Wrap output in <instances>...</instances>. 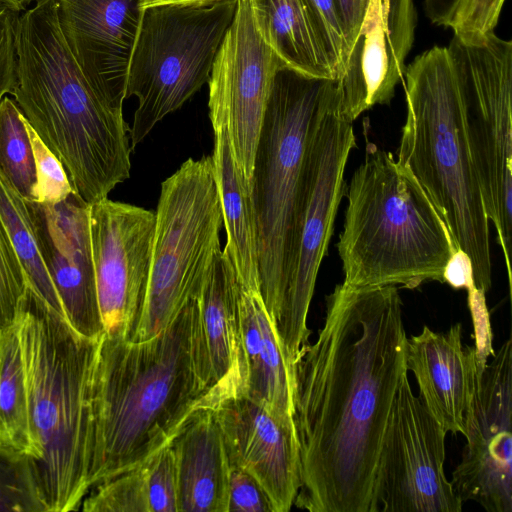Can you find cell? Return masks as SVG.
<instances>
[{"label": "cell", "mask_w": 512, "mask_h": 512, "mask_svg": "<svg viewBox=\"0 0 512 512\" xmlns=\"http://www.w3.org/2000/svg\"><path fill=\"white\" fill-rule=\"evenodd\" d=\"M407 335L395 285L326 297L324 324L293 364V423L311 512H379L375 479L393 403L407 375Z\"/></svg>", "instance_id": "6da1fadb"}, {"label": "cell", "mask_w": 512, "mask_h": 512, "mask_svg": "<svg viewBox=\"0 0 512 512\" xmlns=\"http://www.w3.org/2000/svg\"><path fill=\"white\" fill-rule=\"evenodd\" d=\"M194 297L143 342L104 333L92 392L91 489L144 464L201 408L205 389L193 352Z\"/></svg>", "instance_id": "7a4b0ae2"}, {"label": "cell", "mask_w": 512, "mask_h": 512, "mask_svg": "<svg viewBox=\"0 0 512 512\" xmlns=\"http://www.w3.org/2000/svg\"><path fill=\"white\" fill-rule=\"evenodd\" d=\"M12 96L87 204L130 177L133 148L123 109L84 76L61 32L56 0H37L20 15Z\"/></svg>", "instance_id": "3957f363"}, {"label": "cell", "mask_w": 512, "mask_h": 512, "mask_svg": "<svg viewBox=\"0 0 512 512\" xmlns=\"http://www.w3.org/2000/svg\"><path fill=\"white\" fill-rule=\"evenodd\" d=\"M33 467L46 512L79 510L90 492L92 392L99 339L76 332L29 286L16 320Z\"/></svg>", "instance_id": "277c9868"}, {"label": "cell", "mask_w": 512, "mask_h": 512, "mask_svg": "<svg viewBox=\"0 0 512 512\" xmlns=\"http://www.w3.org/2000/svg\"><path fill=\"white\" fill-rule=\"evenodd\" d=\"M337 250L351 288L443 282L457 248L431 199L394 156L365 137V154L346 187Z\"/></svg>", "instance_id": "5b68a950"}, {"label": "cell", "mask_w": 512, "mask_h": 512, "mask_svg": "<svg viewBox=\"0 0 512 512\" xmlns=\"http://www.w3.org/2000/svg\"><path fill=\"white\" fill-rule=\"evenodd\" d=\"M406 119L397 161L408 167L470 257L474 282L492 285L490 221L472 162L465 106L447 47L433 46L405 70Z\"/></svg>", "instance_id": "8992f818"}, {"label": "cell", "mask_w": 512, "mask_h": 512, "mask_svg": "<svg viewBox=\"0 0 512 512\" xmlns=\"http://www.w3.org/2000/svg\"><path fill=\"white\" fill-rule=\"evenodd\" d=\"M336 80L286 66L275 76L251 179L259 257V292L273 326L279 320L295 258L306 152Z\"/></svg>", "instance_id": "52a82bcc"}, {"label": "cell", "mask_w": 512, "mask_h": 512, "mask_svg": "<svg viewBox=\"0 0 512 512\" xmlns=\"http://www.w3.org/2000/svg\"><path fill=\"white\" fill-rule=\"evenodd\" d=\"M144 303L126 339L149 340L199 291L222 251V212L211 156L186 160L161 183Z\"/></svg>", "instance_id": "ba28073f"}, {"label": "cell", "mask_w": 512, "mask_h": 512, "mask_svg": "<svg viewBox=\"0 0 512 512\" xmlns=\"http://www.w3.org/2000/svg\"><path fill=\"white\" fill-rule=\"evenodd\" d=\"M236 5L219 0L143 8L127 77L126 98L137 99L132 148L208 82Z\"/></svg>", "instance_id": "9c48e42d"}, {"label": "cell", "mask_w": 512, "mask_h": 512, "mask_svg": "<svg viewBox=\"0 0 512 512\" xmlns=\"http://www.w3.org/2000/svg\"><path fill=\"white\" fill-rule=\"evenodd\" d=\"M447 49L462 92L482 200L496 229L511 287L512 42L495 32L476 42L453 36Z\"/></svg>", "instance_id": "30bf717a"}, {"label": "cell", "mask_w": 512, "mask_h": 512, "mask_svg": "<svg viewBox=\"0 0 512 512\" xmlns=\"http://www.w3.org/2000/svg\"><path fill=\"white\" fill-rule=\"evenodd\" d=\"M356 147L352 122L342 111L336 81L313 127L305 159L298 242L282 311L274 329L293 365L309 343L307 316L321 262L327 254L337 211L344 196V173Z\"/></svg>", "instance_id": "8fae6325"}, {"label": "cell", "mask_w": 512, "mask_h": 512, "mask_svg": "<svg viewBox=\"0 0 512 512\" xmlns=\"http://www.w3.org/2000/svg\"><path fill=\"white\" fill-rule=\"evenodd\" d=\"M283 66L260 32L251 0H237L207 82L208 109L213 131L225 130L233 159L250 185L267 104Z\"/></svg>", "instance_id": "7c38bea8"}, {"label": "cell", "mask_w": 512, "mask_h": 512, "mask_svg": "<svg viewBox=\"0 0 512 512\" xmlns=\"http://www.w3.org/2000/svg\"><path fill=\"white\" fill-rule=\"evenodd\" d=\"M447 432L410 386L400 384L383 438L375 479L382 512H461L463 502L448 481Z\"/></svg>", "instance_id": "4fadbf2b"}, {"label": "cell", "mask_w": 512, "mask_h": 512, "mask_svg": "<svg viewBox=\"0 0 512 512\" xmlns=\"http://www.w3.org/2000/svg\"><path fill=\"white\" fill-rule=\"evenodd\" d=\"M476 375L465 417L467 443L451 484L464 503L488 512H512V340Z\"/></svg>", "instance_id": "5bb4252c"}, {"label": "cell", "mask_w": 512, "mask_h": 512, "mask_svg": "<svg viewBox=\"0 0 512 512\" xmlns=\"http://www.w3.org/2000/svg\"><path fill=\"white\" fill-rule=\"evenodd\" d=\"M156 215L110 200L89 205V229L99 310L105 333L127 339L148 285Z\"/></svg>", "instance_id": "9a60e30c"}, {"label": "cell", "mask_w": 512, "mask_h": 512, "mask_svg": "<svg viewBox=\"0 0 512 512\" xmlns=\"http://www.w3.org/2000/svg\"><path fill=\"white\" fill-rule=\"evenodd\" d=\"M26 203L65 319L79 334L100 339L105 330L92 260L89 204L74 192L54 205L27 200Z\"/></svg>", "instance_id": "2e32d148"}, {"label": "cell", "mask_w": 512, "mask_h": 512, "mask_svg": "<svg viewBox=\"0 0 512 512\" xmlns=\"http://www.w3.org/2000/svg\"><path fill=\"white\" fill-rule=\"evenodd\" d=\"M413 0H367L340 77L344 117L353 122L375 105H386L403 80L415 37Z\"/></svg>", "instance_id": "e0dca14e"}, {"label": "cell", "mask_w": 512, "mask_h": 512, "mask_svg": "<svg viewBox=\"0 0 512 512\" xmlns=\"http://www.w3.org/2000/svg\"><path fill=\"white\" fill-rule=\"evenodd\" d=\"M143 0H56L61 32L94 90L122 108Z\"/></svg>", "instance_id": "ac0fdd59"}, {"label": "cell", "mask_w": 512, "mask_h": 512, "mask_svg": "<svg viewBox=\"0 0 512 512\" xmlns=\"http://www.w3.org/2000/svg\"><path fill=\"white\" fill-rule=\"evenodd\" d=\"M230 466L252 475L274 512H288L301 486L294 425L285 424L261 404L238 395L215 408Z\"/></svg>", "instance_id": "d6986e66"}, {"label": "cell", "mask_w": 512, "mask_h": 512, "mask_svg": "<svg viewBox=\"0 0 512 512\" xmlns=\"http://www.w3.org/2000/svg\"><path fill=\"white\" fill-rule=\"evenodd\" d=\"M236 291L235 271L222 249L194 297L193 352L205 389L201 408L243 394Z\"/></svg>", "instance_id": "ffe728a7"}, {"label": "cell", "mask_w": 512, "mask_h": 512, "mask_svg": "<svg viewBox=\"0 0 512 512\" xmlns=\"http://www.w3.org/2000/svg\"><path fill=\"white\" fill-rule=\"evenodd\" d=\"M406 364L419 388L418 397L451 434L464 433L465 417L472 402L477 367L474 346L462 342V326L445 332L424 326L407 338Z\"/></svg>", "instance_id": "44dd1931"}, {"label": "cell", "mask_w": 512, "mask_h": 512, "mask_svg": "<svg viewBox=\"0 0 512 512\" xmlns=\"http://www.w3.org/2000/svg\"><path fill=\"white\" fill-rule=\"evenodd\" d=\"M237 331L244 396L285 424L293 423V367L288 362L262 297L237 281Z\"/></svg>", "instance_id": "7402d4cb"}, {"label": "cell", "mask_w": 512, "mask_h": 512, "mask_svg": "<svg viewBox=\"0 0 512 512\" xmlns=\"http://www.w3.org/2000/svg\"><path fill=\"white\" fill-rule=\"evenodd\" d=\"M169 445L178 512H227L230 464L214 409H197Z\"/></svg>", "instance_id": "603a6c76"}, {"label": "cell", "mask_w": 512, "mask_h": 512, "mask_svg": "<svg viewBox=\"0 0 512 512\" xmlns=\"http://www.w3.org/2000/svg\"><path fill=\"white\" fill-rule=\"evenodd\" d=\"M267 44L282 63L309 77L336 80L320 21L308 0H251Z\"/></svg>", "instance_id": "cb8c5ba5"}, {"label": "cell", "mask_w": 512, "mask_h": 512, "mask_svg": "<svg viewBox=\"0 0 512 512\" xmlns=\"http://www.w3.org/2000/svg\"><path fill=\"white\" fill-rule=\"evenodd\" d=\"M213 132L211 159L226 232L223 251L232 263L237 281L259 292L258 232L251 185L233 159L225 130Z\"/></svg>", "instance_id": "d4e9b609"}, {"label": "cell", "mask_w": 512, "mask_h": 512, "mask_svg": "<svg viewBox=\"0 0 512 512\" xmlns=\"http://www.w3.org/2000/svg\"><path fill=\"white\" fill-rule=\"evenodd\" d=\"M0 442L31 459L35 456L17 323L0 329Z\"/></svg>", "instance_id": "484cf974"}, {"label": "cell", "mask_w": 512, "mask_h": 512, "mask_svg": "<svg viewBox=\"0 0 512 512\" xmlns=\"http://www.w3.org/2000/svg\"><path fill=\"white\" fill-rule=\"evenodd\" d=\"M0 221L25 274L28 286L52 309H63L41 256L26 200L0 172Z\"/></svg>", "instance_id": "4316f807"}, {"label": "cell", "mask_w": 512, "mask_h": 512, "mask_svg": "<svg viewBox=\"0 0 512 512\" xmlns=\"http://www.w3.org/2000/svg\"><path fill=\"white\" fill-rule=\"evenodd\" d=\"M0 172L25 200H36V169L26 118L8 96L0 102Z\"/></svg>", "instance_id": "83f0119b"}, {"label": "cell", "mask_w": 512, "mask_h": 512, "mask_svg": "<svg viewBox=\"0 0 512 512\" xmlns=\"http://www.w3.org/2000/svg\"><path fill=\"white\" fill-rule=\"evenodd\" d=\"M0 512H46L32 459L1 442Z\"/></svg>", "instance_id": "f1b7e54d"}, {"label": "cell", "mask_w": 512, "mask_h": 512, "mask_svg": "<svg viewBox=\"0 0 512 512\" xmlns=\"http://www.w3.org/2000/svg\"><path fill=\"white\" fill-rule=\"evenodd\" d=\"M85 512H149L143 465L93 487L83 499Z\"/></svg>", "instance_id": "f546056e"}, {"label": "cell", "mask_w": 512, "mask_h": 512, "mask_svg": "<svg viewBox=\"0 0 512 512\" xmlns=\"http://www.w3.org/2000/svg\"><path fill=\"white\" fill-rule=\"evenodd\" d=\"M36 169V202L54 205L64 201L73 188L60 160L46 146L26 119Z\"/></svg>", "instance_id": "4dcf8cb0"}, {"label": "cell", "mask_w": 512, "mask_h": 512, "mask_svg": "<svg viewBox=\"0 0 512 512\" xmlns=\"http://www.w3.org/2000/svg\"><path fill=\"white\" fill-rule=\"evenodd\" d=\"M142 465L149 512H178L177 474L170 445Z\"/></svg>", "instance_id": "1f68e13d"}, {"label": "cell", "mask_w": 512, "mask_h": 512, "mask_svg": "<svg viewBox=\"0 0 512 512\" xmlns=\"http://www.w3.org/2000/svg\"><path fill=\"white\" fill-rule=\"evenodd\" d=\"M28 283L0 221V329L16 323Z\"/></svg>", "instance_id": "d6a6232c"}, {"label": "cell", "mask_w": 512, "mask_h": 512, "mask_svg": "<svg viewBox=\"0 0 512 512\" xmlns=\"http://www.w3.org/2000/svg\"><path fill=\"white\" fill-rule=\"evenodd\" d=\"M505 0H458L447 27L465 42L494 32Z\"/></svg>", "instance_id": "836d02e7"}, {"label": "cell", "mask_w": 512, "mask_h": 512, "mask_svg": "<svg viewBox=\"0 0 512 512\" xmlns=\"http://www.w3.org/2000/svg\"><path fill=\"white\" fill-rule=\"evenodd\" d=\"M20 11L0 0V102L17 84V36Z\"/></svg>", "instance_id": "e575fe53"}, {"label": "cell", "mask_w": 512, "mask_h": 512, "mask_svg": "<svg viewBox=\"0 0 512 512\" xmlns=\"http://www.w3.org/2000/svg\"><path fill=\"white\" fill-rule=\"evenodd\" d=\"M227 512H274L271 501L248 472L230 466Z\"/></svg>", "instance_id": "d590c367"}, {"label": "cell", "mask_w": 512, "mask_h": 512, "mask_svg": "<svg viewBox=\"0 0 512 512\" xmlns=\"http://www.w3.org/2000/svg\"><path fill=\"white\" fill-rule=\"evenodd\" d=\"M466 290L474 329L477 374H479L495 352L492 346L490 314L486 303V292L477 288L476 285L470 286Z\"/></svg>", "instance_id": "8d00e7d4"}, {"label": "cell", "mask_w": 512, "mask_h": 512, "mask_svg": "<svg viewBox=\"0 0 512 512\" xmlns=\"http://www.w3.org/2000/svg\"><path fill=\"white\" fill-rule=\"evenodd\" d=\"M324 30L329 50L340 77L348 56L343 23L337 0H308Z\"/></svg>", "instance_id": "74e56055"}, {"label": "cell", "mask_w": 512, "mask_h": 512, "mask_svg": "<svg viewBox=\"0 0 512 512\" xmlns=\"http://www.w3.org/2000/svg\"><path fill=\"white\" fill-rule=\"evenodd\" d=\"M443 282L448 283L454 289H467L475 285L471 259L458 247L444 267Z\"/></svg>", "instance_id": "f35d334b"}, {"label": "cell", "mask_w": 512, "mask_h": 512, "mask_svg": "<svg viewBox=\"0 0 512 512\" xmlns=\"http://www.w3.org/2000/svg\"><path fill=\"white\" fill-rule=\"evenodd\" d=\"M337 2L343 23L345 41L349 53L350 48L358 33L367 0H337Z\"/></svg>", "instance_id": "ab89813d"}, {"label": "cell", "mask_w": 512, "mask_h": 512, "mask_svg": "<svg viewBox=\"0 0 512 512\" xmlns=\"http://www.w3.org/2000/svg\"><path fill=\"white\" fill-rule=\"evenodd\" d=\"M458 0H424L427 17L433 24H446L457 4Z\"/></svg>", "instance_id": "60d3db41"}, {"label": "cell", "mask_w": 512, "mask_h": 512, "mask_svg": "<svg viewBox=\"0 0 512 512\" xmlns=\"http://www.w3.org/2000/svg\"><path fill=\"white\" fill-rule=\"evenodd\" d=\"M219 0H143L142 8H146L149 6L160 5V4H170V3H202V2H213Z\"/></svg>", "instance_id": "b9f144b4"}, {"label": "cell", "mask_w": 512, "mask_h": 512, "mask_svg": "<svg viewBox=\"0 0 512 512\" xmlns=\"http://www.w3.org/2000/svg\"><path fill=\"white\" fill-rule=\"evenodd\" d=\"M11 6H13L18 11L25 10L34 0H2Z\"/></svg>", "instance_id": "7bdbcfd3"}]
</instances>
